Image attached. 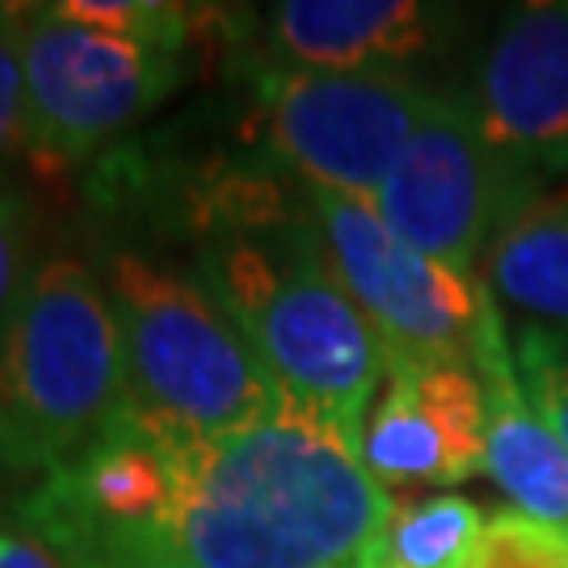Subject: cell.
<instances>
[{
	"instance_id": "obj_1",
	"label": "cell",
	"mask_w": 568,
	"mask_h": 568,
	"mask_svg": "<svg viewBox=\"0 0 568 568\" xmlns=\"http://www.w3.org/2000/svg\"><path fill=\"white\" fill-rule=\"evenodd\" d=\"M392 514L358 447L300 408L206 438L126 408L21 493L13 527L63 568H354Z\"/></svg>"
},
{
	"instance_id": "obj_2",
	"label": "cell",
	"mask_w": 568,
	"mask_h": 568,
	"mask_svg": "<svg viewBox=\"0 0 568 568\" xmlns=\"http://www.w3.org/2000/svg\"><path fill=\"white\" fill-rule=\"evenodd\" d=\"M199 283L241 328L291 408L358 447L371 400L387 379V349L333 274L312 211L286 215L257 182L215 194Z\"/></svg>"
},
{
	"instance_id": "obj_3",
	"label": "cell",
	"mask_w": 568,
	"mask_h": 568,
	"mask_svg": "<svg viewBox=\"0 0 568 568\" xmlns=\"http://www.w3.org/2000/svg\"><path fill=\"white\" fill-rule=\"evenodd\" d=\"M131 408L102 274L72 253L39 262L0 358V471L39 480Z\"/></svg>"
},
{
	"instance_id": "obj_4",
	"label": "cell",
	"mask_w": 568,
	"mask_h": 568,
	"mask_svg": "<svg viewBox=\"0 0 568 568\" xmlns=\"http://www.w3.org/2000/svg\"><path fill=\"white\" fill-rule=\"evenodd\" d=\"M102 286L119 328L126 400L143 422L206 438L286 405L199 278L114 248L102 257Z\"/></svg>"
},
{
	"instance_id": "obj_5",
	"label": "cell",
	"mask_w": 568,
	"mask_h": 568,
	"mask_svg": "<svg viewBox=\"0 0 568 568\" xmlns=\"http://www.w3.org/2000/svg\"><path fill=\"white\" fill-rule=\"evenodd\" d=\"M26 161L42 178L84 164L173 93L182 47L126 39L30 4L26 18Z\"/></svg>"
},
{
	"instance_id": "obj_6",
	"label": "cell",
	"mask_w": 568,
	"mask_h": 568,
	"mask_svg": "<svg viewBox=\"0 0 568 568\" xmlns=\"http://www.w3.org/2000/svg\"><path fill=\"white\" fill-rule=\"evenodd\" d=\"M265 152L300 185L345 199H379L396 156L434 102L408 72H316L291 63L253 68Z\"/></svg>"
},
{
	"instance_id": "obj_7",
	"label": "cell",
	"mask_w": 568,
	"mask_h": 568,
	"mask_svg": "<svg viewBox=\"0 0 568 568\" xmlns=\"http://www.w3.org/2000/svg\"><path fill=\"white\" fill-rule=\"evenodd\" d=\"M544 199V182L480 135L459 93H434L396 156L375 211L396 236L455 274H480L488 248Z\"/></svg>"
},
{
	"instance_id": "obj_8",
	"label": "cell",
	"mask_w": 568,
	"mask_h": 568,
	"mask_svg": "<svg viewBox=\"0 0 568 568\" xmlns=\"http://www.w3.org/2000/svg\"><path fill=\"white\" fill-rule=\"evenodd\" d=\"M325 257L387 349V366H476L493 291L480 274H455L417 253L379 211L333 190L304 185Z\"/></svg>"
},
{
	"instance_id": "obj_9",
	"label": "cell",
	"mask_w": 568,
	"mask_h": 568,
	"mask_svg": "<svg viewBox=\"0 0 568 568\" xmlns=\"http://www.w3.org/2000/svg\"><path fill=\"white\" fill-rule=\"evenodd\" d=\"M501 156L548 182L568 173V0L514 9L488 42L467 93Z\"/></svg>"
},
{
	"instance_id": "obj_10",
	"label": "cell",
	"mask_w": 568,
	"mask_h": 568,
	"mask_svg": "<svg viewBox=\"0 0 568 568\" xmlns=\"http://www.w3.org/2000/svg\"><path fill=\"white\" fill-rule=\"evenodd\" d=\"M488 408L476 366H387L358 429V459L384 488L464 485L485 471Z\"/></svg>"
},
{
	"instance_id": "obj_11",
	"label": "cell",
	"mask_w": 568,
	"mask_h": 568,
	"mask_svg": "<svg viewBox=\"0 0 568 568\" xmlns=\"http://www.w3.org/2000/svg\"><path fill=\"white\" fill-rule=\"evenodd\" d=\"M278 63L316 72H405L434 55L450 30V9L422 0H283L270 9Z\"/></svg>"
},
{
	"instance_id": "obj_12",
	"label": "cell",
	"mask_w": 568,
	"mask_h": 568,
	"mask_svg": "<svg viewBox=\"0 0 568 568\" xmlns=\"http://www.w3.org/2000/svg\"><path fill=\"white\" fill-rule=\"evenodd\" d=\"M476 375L485 384L488 408L485 471L506 488L514 509L568 530V450L544 422V413L530 405L527 387L518 379V358L506 342L497 300L488 304L480 328Z\"/></svg>"
},
{
	"instance_id": "obj_13",
	"label": "cell",
	"mask_w": 568,
	"mask_h": 568,
	"mask_svg": "<svg viewBox=\"0 0 568 568\" xmlns=\"http://www.w3.org/2000/svg\"><path fill=\"white\" fill-rule=\"evenodd\" d=\"M480 270L493 300L535 316V325L568 333V194L539 199L488 248Z\"/></svg>"
},
{
	"instance_id": "obj_14",
	"label": "cell",
	"mask_w": 568,
	"mask_h": 568,
	"mask_svg": "<svg viewBox=\"0 0 568 568\" xmlns=\"http://www.w3.org/2000/svg\"><path fill=\"white\" fill-rule=\"evenodd\" d=\"M485 514L459 493H434L413 506H396L379 548L387 568H464L485 535Z\"/></svg>"
},
{
	"instance_id": "obj_15",
	"label": "cell",
	"mask_w": 568,
	"mask_h": 568,
	"mask_svg": "<svg viewBox=\"0 0 568 568\" xmlns=\"http://www.w3.org/2000/svg\"><path fill=\"white\" fill-rule=\"evenodd\" d=\"M34 236H39V215H34L30 194L0 182V358H4L9 333L18 325L21 304L30 295V283L39 274Z\"/></svg>"
},
{
	"instance_id": "obj_16",
	"label": "cell",
	"mask_w": 568,
	"mask_h": 568,
	"mask_svg": "<svg viewBox=\"0 0 568 568\" xmlns=\"http://www.w3.org/2000/svg\"><path fill=\"white\" fill-rule=\"evenodd\" d=\"M464 568H568V530L523 509H497Z\"/></svg>"
},
{
	"instance_id": "obj_17",
	"label": "cell",
	"mask_w": 568,
	"mask_h": 568,
	"mask_svg": "<svg viewBox=\"0 0 568 568\" xmlns=\"http://www.w3.org/2000/svg\"><path fill=\"white\" fill-rule=\"evenodd\" d=\"M514 358L530 405L544 413L568 450V333L527 321L514 337Z\"/></svg>"
},
{
	"instance_id": "obj_18",
	"label": "cell",
	"mask_w": 568,
	"mask_h": 568,
	"mask_svg": "<svg viewBox=\"0 0 568 568\" xmlns=\"http://www.w3.org/2000/svg\"><path fill=\"white\" fill-rule=\"evenodd\" d=\"M60 9L84 26L114 30L126 39L161 42V47H182V51L194 30V9L161 4V0H60Z\"/></svg>"
},
{
	"instance_id": "obj_19",
	"label": "cell",
	"mask_w": 568,
	"mask_h": 568,
	"mask_svg": "<svg viewBox=\"0 0 568 568\" xmlns=\"http://www.w3.org/2000/svg\"><path fill=\"white\" fill-rule=\"evenodd\" d=\"M26 18L30 4H0V182L26 152Z\"/></svg>"
},
{
	"instance_id": "obj_20",
	"label": "cell",
	"mask_w": 568,
	"mask_h": 568,
	"mask_svg": "<svg viewBox=\"0 0 568 568\" xmlns=\"http://www.w3.org/2000/svg\"><path fill=\"white\" fill-rule=\"evenodd\" d=\"M0 568H63V565L21 527L0 523Z\"/></svg>"
},
{
	"instance_id": "obj_21",
	"label": "cell",
	"mask_w": 568,
	"mask_h": 568,
	"mask_svg": "<svg viewBox=\"0 0 568 568\" xmlns=\"http://www.w3.org/2000/svg\"><path fill=\"white\" fill-rule=\"evenodd\" d=\"M354 568H387L384 560H375V556H366V560H358Z\"/></svg>"
}]
</instances>
